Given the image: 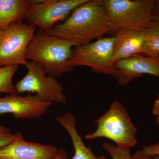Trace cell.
<instances>
[{"mask_svg":"<svg viewBox=\"0 0 159 159\" xmlns=\"http://www.w3.org/2000/svg\"><path fill=\"white\" fill-rule=\"evenodd\" d=\"M73 44L60 38L38 31L28 46L26 58L40 64L49 76L56 78L72 71Z\"/></svg>","mask_w":159,"mask_h":159,"instance_id":"obj_2","label":"cell"},{"mask_svg":"<svg viewBox=\"0 0 159 159\" xmlns=\"http://www.w3.org/2000/svg\"><path fill=\"white\" fill-rule=\"evenodd\" d=\"M25 67L28 69L27 74L15 85L17 94L35 93L46 102H66L62 84L56 78L49 76L42 66L31 61H28Z\"/></svg>","mask_w":159,"mask_h":159,"instance_id":"obj_7","label":"cell"},{"mask_svg":"<svg viewBox=\"0 0 159 159\" xmlns=\"http://www.w3.org/2000/svg\"><path fill=\"white\" fill-rule=\"evenodd\" d=\"M18 67V66H12L0 67V93L17 95L12 78Z\"/></svg>","mask_w":159,"mask_h":159,"instance_id":"obj_16","label":"cell"},{"mask_svg":"<svg viewBox=\"0 0 159 159\" xmlns=\"http://www.w3.org/2000/svg\"><path fill=\"white\" fill-rule=\"evenodd\" d=\"M113 31L145 30L152 24L156 0H102Z\"/></svg>","mask_w":159,"mask_h":159,"instance_id":"obj_4","label":"cell"},{"mask_svg":"<svg viewBox=\"0 0 159 159\" xmlns=\"http://www.w3.org/2000/svg\"><path fill=\"white\" fill-rule=\"evenodd\" d=\"M15 134L0 123V148L11 143L14 139Z\"/></svg>","mask_w":159,"mask_h":159,"instance_id":"obj_18","label":"cell"},{"mask_svg":"<svg viewBox=\"0 0 159 159\" xmlns=\"http://www.w3.org/2000/svg\"><path fill=\"white\" fill-rule=\"evenodd\" d=\"M68 155L65 149L61 148L58 149V152L54 159H68Z\"/></svg>","mask_w":159,"mask_h":159,"instance_id":"obj_23","label":"cell"},{"mask_svg":"<svg viewBox=\"0 0 159 159\" xmlns=\"http://www.w3.org/2000/svg\"><path fill=\"white\" fill-rule=\"evenodd\" d=\"M36 29V27L22 22L0 30V67L20 65L25 66L28 62L26 51Z\"/></svg>","mask_w":159,"mask_h":159,"instance_id":"obj_6","label":"cell"},{"mask_svg":"<svg viewBox=\"0 0 159 159\" xmlns=\"http://www.w3.org/2000/svg\"></svg>","mask_w":159,"mask_h":159,"instance_id":"obj_26","label":"cell"},{"mask_svg":"<svg viewBox=\"0 0 159 159\" xmlns=\"http://www.w3.org/2000/svg\"><path fill=\"white\" fill-rule=\"evenodd\" d=\"M145 30L119 31L113 51V61L125 59L140 53L145 40Z\"/></svg>","mask_w":159,"mask_h":159,"instance_id":"obj_12","label":"cell"},{"mask_svg":"<svg viewBox=\"0 0 159 159\" xmlns=\"http://www.w3.org/2000/svg\"><path fill=\"white\" fill-rule=\"evenodd\" d=\"M58 151L54 145L28 142L17 132L11 143L0 148V159H54Z\"/></svg>","mask_w":159,"mask_h":159,"instance_id":"obj_10","label":"cell"},{"mask_svg":"<svg viewBox=\"0 0 159 159\" xmlns=\"http://www.w3.org/2000/svg\"><path fill=\"white\" fill-rule=\"evenodd\" d=\"M140 53L154 59L159 58V25L152 23L145 29V40Z\"/></svg>","mask_w":159,"mask_h":159,"instance_id":"obj_15","label":"cell"},{"mask_svg":"<svg viewBox=\"0 0 159 159\" xmlns=\"http://www.w3.org/2000/svg\"><path fill=\"white\" fill-rule=\"evenodd\" d=\"M88 0H41L31 6L25 17L26 23L39 29L48 31L66 19L77 7Z\"/></svg>","mask_w":159,"mask_h":159,"instance_id":"obj_8","label":"cell"},{"mask_svg":"<svg viewBox=\"0 0 159 159\" xmlns=\"http://www.w3.org/2000/svg\"><path fill=\"white\" fill-rule=\"evenodd\" d=\"M68 133L74 150L73 159H107L105 156H97L90 147H87L76 129V119L73 114L67 112L55 118Z\"/></svg>","mask_w":159,"mask_h":159,"instance_id":"obj_14","label":"cell"},{"mask_svg":"<svg viewBox=\"0 0 159 159\" xmlns=\"http://www.w3.org/2000/svg\"><path fill=\"white\" fill-rule=\"evenodd\" d=\"M117 35L102 37L96 41L75 48L70 63L73 66L89 67L93 72L116 78L119 74L113 61L114 46Z\"/></svg>","mask_w":159,"mask_h":159,"instance_id":"obj_5","label":"cell"},{"mask_svg":"<svg viewBox=\"0 0 159 159\" xmlns=\"http://www.w3.org/2000/svg\"><path fill=\"white\" fill-rule=\"evenodd\" d=\"M153 159H159V156H156L153 157Z\"/></svg>","mask_w":159,"mask_h":159,"instance_id":"obj_24","label":"cell"},{"mask_svg":"<svg viewBox=\"0 0 159 159\" xmlns=\"http://www.w3.org/2000/svg\"><path fill=\"white\" fill-rule=\"evenodd\" d=\"M115 66L119 71L116 79L119 85H127L144 74L159 76V61L148 56L136 54L119 60Z\"/></svg>","mask_w":159,"mask_h":159,"instance_id":"obj_11","label":"cell"},{"mask_svg":"<svg viewBox=\"0 0 159 159\" xmlns=\"http://www.w3.org/2000/svg\"><path fill=\"white\" fill-rule=\"evenodd\" d=\"M142 151L144 154L153 157L159 156V141L150 145H145L142 148Z\"/></svg>","mask_w":159,"mask_h":159,"instance_id":"obj_19","label":"cell"},{"mask_svg":"<svg viewBox=\"0 0 159 159\" xmlns=\"http://www.w3.org/2000/svg\"><path fill=\"white\" fill-rule=\"evenodd\" d=\"M153 19L152 23L159 25V0L156 2L153 11Z\"/></svg>","mask_w":159,"mask_h":159,"instance_id":"obj_21","label":"cell"},{"mask_svg":"<svg viewBox=\"0 0 159 159\" xmlns=\"http://www.w3.org/2000/svg\"><path fill=\"white\" fill-rule=\"evenodd\" d=\"M131 159H153L152 157L148 156L144 154L142 150H139L136 152L132 156Z\"/></svg>","mask_w":159,"mask_h":159,"instance_id":"obj_22","label":"cell"},{"mask_svg":"<svg viewBox=\"0 0 159 159\" xmlns=\"http://www.w3.org/2000/svg\"><path fill=\"white\" fill-rule=\"evenodd\" d=\"M112 31L102 0H88L74 9L66 19L43 33L68 41L77 48Z\"/></svg>","mask_w":159,"mask_h":159,"instance_id":"obj_1","label":"cell"},{"mask_svg":"<svg viewBox=\"0 0 159 159\" xmlns=\"http://www.w3.org/2000/svg\"><path fill=\"white\" fill-rule=\"evenodd\" d=\"M158 60L159 61V59H158Z\"/></svg>","mask_w":159,"mask_h":159,"instance_id":"obj_25","label":"cell"},{"mask_svg":"<svg viewBox=\"0 0 159 159\" xmlns=\"http://www.w3.org/2000/svg\"><path fill=\"white\" fill-rule=\"evenodd\" d=\"M102 147L110 155L112 159H131L130 150H124L109 142H104Z\"/></svg>","mask_w":159,"mask_h":159,"instance_id":"obj_17","label":"cell"},{"mask_svg":"<svg viewBox=\"0 0 159 159\" xmlns=\"http://www.w3.org/2000/svg\"><path fill=\"white\" fill-rule=\"evenodd\" d=\"M152 112L155 117L157 124L159 125V94L154 102Z\"/></svg>","mask_w":159,"mask_h":159,"instance_id":"obj_20","label":"cell"},{"mask_svg":"<svg viewBox=\"0 0 159 159\" xmlns=\"http://www.w3.org/2000/svg\"><path fill=\"white\" fill-rule=\"evenodd\" d=\"M94 122L97 124V129L87 134L86 139L106 138L124 150H130L136 144L137 129L125 107L121 102L114 101L108 110Z\"/></svg>","mask_w":159,"mask_h":159,"instance_id":"obj_3","label":"cell"},{"mask_svg":"<svg viewBox=\"0 0 159 159\" xmlns=\"http://www.w3.org/2000/svg\"><path fill=\"white\" fill-rule=\"evenodd\" d=\"M53 104L46 102L37 95H8L0 97V115L10 113L16 119H35L45 113Z\"/></svg>","mask_w":159,"mask_h":159,"instance_id":"obj_9","label":"cell"},{"mask_svg":"<svg viewBox=\"0 0 159 159\" xmlns=\"http://www.w3.org/2000/svg\"><path fill=\"white\" fill-rule=\"evenodd\" d=\"M41 0H0V30L22 22L31 6Z\"/></svg>","mask_w":159,"mask_h":159,"instance_id":"obj_13","label":"cell"}]
</instances>
